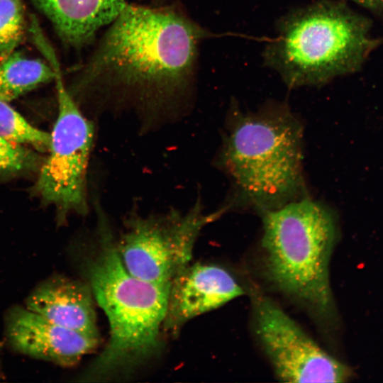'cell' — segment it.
Returning <instances> with one entry per match:
<instances>
[{
	"instance_id": "1",
	"label": "cell",
	"mask_w": 383,
	"mask_h": 383,
	"mask_svg": "<svg viewBox=\"0 0 383 383\" xmlns=\"http://www.w3.org/2000/svg\"><path fill=\"white\" fill-rule=\"evenodd\" d=\"M205 37L182 4L128 1L80 68L76 91L91 99L147 106L180 101L194 84Z\"/></svg>"
},
{
	"instance_id": "2",
	"label": "cell",
	"mask_w": 383,
	"mask_h": 383,
	"mask_svg": "<svg viewBox=\"0 0 383 383\" xmlns=\"http://www.w3.org/2000/svg\"><path fill=\"white\" fill-rule=\"evenodd\" d=\"M96 250L84 263L94 297L109 324V339L80 377L98 382L130 371L157 355L170 283H154L125 267L104 218L99 222Z\"/></svg>"
},
{
	"instance_id": "3",
	"label": "cell",
	"mask_w": 383,
	"mask_h": 383,
	"mask_svg": "<svg viewBox=\"0 0 383 383\" xmlns=\"http://www.w3.org/2000/svg\"><path fill=\"white\" fill-rule=\"evenodd\" d=\"M302 135L300 122L284 108L233 117L217 162L237 203L262 213L305 196Z\"/></svg>"
},
{
	"instance_id": "4",
	"label": "cell",
	"mask_w": 383,
	"mask_h": 383,
	"mask_svg": "<svg viewBox=\"0 0 383 383\" xmlns=\"http://www.w3.org/2000/svg\"><path fill=\"white\" fill-rule=\"evenodd\" d=\"M262 214L269 279L315 313L330 316L333 304L329 262L336 238L333 213L305 196Z\"/></svg>"
},
{
	"instance_id": "5",
	"label": "cell",
	"mask_w": 383,
	"mask_h": 383,
	"mask_svg": "<svg viewBox=\"0 0 383 383\" xmlns=\"http://www.w3.org/2000/svg\"><path fill=\"white\" fill-rule=\"evenodd\" d=\"M369 28L340 4L316 3L285 18L266 60L289 87L323 84L361 65L374 45Z\"/></svg>"
},
{
	"instance_id": "6",
	"label": "cell",
	"mask_w": 383,
	"mask_h": 383,
	"mask_svg": "<svg viewBox=\"0 0 383 383\" xmlns=\"http://www.w3.org/2000/svg\"><path fill=\"white\" fill-rule=\"evenodd\" d=\"M43 56L54 72L58 114L50 133L49 155L40 168L34 192L56 207L62 223L71 213H87V174L94 128L66 87L55 50Z\"/></svg>"
},
{
	"instance_id": "7",
	"label": "cell",
	"mask_w": 383,
	"mask_h": 383,
	"mask_svg": "<svg viewBox=\"0 0 383 383\" xmlns=\"http://www.w3.org/2000/svg\"><path fill=\"white\" fill-rule=\"evenodd\" d=\"M228 209L206 213L199 201L187 212L171 211L125 221L116 247L126 269L143 280L170 283L190 264L196 240Z\"/></svg>"
},
{
	"instance_id": "8",
	"label": "cell",
	"mask_w": 383,
	"mask_h": 383,
	"mask_svg": "<svg viewBox=\"0 0 383 383\" xmlns=\"http://www.w3.org/2000/svg\"><path fill=\"white\" fill-rule=\"evenodd\" d=\"M257 335L277 377L289 382H343L348 367L323 350L277 304L254 301Z\"/></svg>"
},
{
	"instance_id": "9",
	"label": "cell",
	"mask_w": 383,
	"mask_h": 383,
	"mask_svg": "<svg viewBox=\"0 0 383 383\" xmlns=\"http://www.w3.org/2000/svg\"><path fill=\"white\" fill-rule=\"evenodd\" d=\"M244 293L225 269L213 265L189 264L170 282L162 332L176 336L187 321Z\"/></svg>"
},
{
	"instance_id": "10",
	"label": "cell",
	"mask_w": 383,
	"mask_h": 383,
	"mask_svg": "<svg viewBox=\"0 0 383 383\" xmlns=\"http://www.w3.org/2000/svg\"><path fill=\"white\" fill-rule=\"evenodd\" d=\"M6 335L15 350L66 367L77 364L99 343V338L60 326L19 306L6 315Z\"/></svg>"
},
{
	"instance_id": "11",
	"label": "cell",
	"mask_w": 383,
	"mask_h": 383,
	"mask_svg": "<svg viewBox=\"0 0 383 383\" xmlns=\"http://www.w3.org/2000/svg\"><path fill=\"white\" fill-rule=\"evenodd\" d=\"M93 298L88 283L57 275L35 287L26 307L60 326L99 338Z\"/></svg>"
},
{
	"instance_id": "12",
	"label": "cell",
	"mask_w": 383,
	"mask_h": 383,
	"mask_svg": "<svg viewBox=\"0 0 383 383\" xmlns=\"http://www.w3.org/2000/svg\"><path fill=\"white\" fill-rule=\"evenodd\" d=\"M72 46L89 44L96 33L121 13L126 0H33Z\"/></svg>"
},
{
	"instance_id": "13",
	"label": "cell",
	"mask_w": 383,
	"mask_h": 383,
	"mask_svg": "<svg viewBox=\"0 0 383 383\" xmlns=\"http://www.w3.org/2000/svg\"><path fill=\"white\" fill-rule=\"evenodd\" d=\"M0 63V100L10 101L40 84L53 81L54 72L45 61L12 52Z\"/></svg>"
},
{
	"instance_id": "14",
	"label": "cell",
	"mask_w": 383,
	"mask_h": 383,
	"mask_svg": "<svg viewBox=\"0 0 383 383\" xmlns=\"http://www.w3.org/2000/svg\"><path fill=\"white\" fill-rule=\"evenodd\" d=\"M0 136L16 144H28L40 152L48 151L50 133L30 125L7 101L0 100Z\"/></svg>"
},
{
	"instance_id": "15",
	"label": "cell",
	"mask_w": 383,
	"mask_h": 383,
	"mask_svg": "<svg viewBox=\"0 0 383 383\" xmlns=\"http://www.w3.org/2000/svg\"><path fill=\"white\" fill-rule=\"evenodd\" d=\"M25 27L23 0H0V57L5 58L21 42Z\"/></svg>"
},
{
	"instance_id": "16",
	"label": "cell",
	"mask_w": 383,
	"mask_h": 383,
	"mask_svg": "<svg viewBox=\"0 0 383 383\" xmlns=\"http://www.w3.org/2000/svg\"><path fill=\"white\" fill-rule=\"evenodd\" d=\"M43 162V158L35 152L0 136V175L36 171Z\"/></svg>"
},
{
	"instance_id": "17",
	"label": "cell",
	"mask_w": 383,
	"mask_h": 383,
	"mask_svg": "<svg viewBox=\"0 0 383 383\" xmlns=\"http://www.w3.org/2000/svg\"><path fill=\"white\" fill-rule=\"evenodd\" d=\"M357 3L372 10L383 9V0H353Z\"/></svg>"
}]
</instances>
